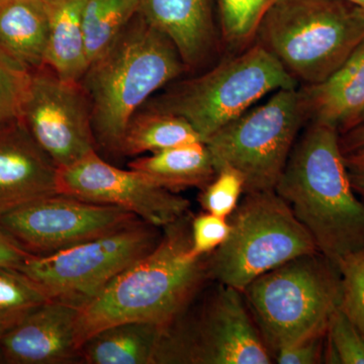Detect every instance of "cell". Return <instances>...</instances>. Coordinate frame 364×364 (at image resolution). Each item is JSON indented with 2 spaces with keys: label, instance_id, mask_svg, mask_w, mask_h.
<instances>
[{
  "label": "cell",
  "instance_id": "ffe728a7",
  "mask_svg": "<svg viewBox=\"0 0 364 364\" xmlns=\"http://www.w3.org/2000/svg\"><path fill=\"white\" fill-rule=\"evenodd\" d=\"M129 168L172 193L191 188L203 189L217 173L210 151L203 141L135 158L129 163Z\"/></svg>",
  "mask_w": 364,
  "mask_h": 364
},
{
  "label": "cell",
  "instance_id": "f546056e",
  "mask_svg": "<svg viewBox=\"0 0 364 364\" xmlns=\"http://www.w3.org/2000/svg\"><path fill=\"white\" fill-rule=\"evenodd\" d=\"M231 232L229 220L212 214L198 215L191 222L189 256L203 257L215 252L226 242Z\"/></svg>",
  "mask_w": 364,
  "mask_h": 364
},
{
  "label": "cell",
  "instance_id": "f1b7e54d",
  "mask_svg": "<svg viewBox=\"0 0 364 364\" xmlns=\"http://www.w3.org/2000/svg\"><path fill=\"white\" fill-rule=\"evenodd\" d=\"M30 75L0 56V124L20 119Z\"/></svg>",
  "mask_w": 364,
  "mask_h": 364
},
{
  "label": "cell",
  "instance_id": "83f0119b",
  "mask_svg": "<svg viewBox=\"0 0 364 364\" xmlns=\"http://www.w3.org/2000/svg\"><path fill=\"white\" fill-rule=\"evenodd\" d=\"M342 282V310L364 337V249L338 264Z\"/></svg>",
  "mask_w": 364,
  "mask_h": 364
},
{
  "label": "cell",
  "instance_id": "9a60e30c",
  "mask_svg": "<svg viewBox=\"0 0 364 364\" xmlns=\"http://www.w3.org/2000/svg\"><path fill=\"white\" fill-rule=\"evenodd\" d=\"M76 306L46 301L0 339L2 358L11 364H59L78 359Z\"/></svg>",
  "mask_w": 364,
  "mask_h": 364
},
{
  "label": "cell",
  "instance_id": "8fae6325",
  "mask_svg": "<svg viewBox=\"0 0 364 364\" xmlns=\"http://www.w3.org/2000/svg\"><path fill=\"white\" fill-rule=\"evenodd\" d=\"M20 119L59 168L97 151L85 88L48 66L31 71Z\"/></svg>",
  "mask_w": 364,
  "mask_h": 364
},
{
  "label": "cell",
  "instance_id": "4fadbf2b",
  "mask_svg": "<svg viewBox=\"0 0 364 364\" xmlns=\"http://www.w3.org/2000/svg\"><path fill=\"white\" fill-rule=\"evenodd\" d=\"M58 193L128 210L159 229L184 217L191 205L136 170L117 168L97 151L59 168Z\"/></svg>",
  "mask_w": 364,
  "mask_h": 364
},
{
  "label": "cell",
  "instance_id": "7402d4cb",
  "mask_svg": "<svg viewBox=\"0 0 364 364\" xmlns=\"http://www.w3.org/2000/svg\"><path fill=\"white\" fill-rule=\"evenodd\" d=\"M200 141L203 139L183 117L141 107L127 126L119 156L136 157Z\"/></svg>",
  "mask_w": 364,
  "mask_h": 364
},
{
  "label": "cell",
  "instance_id": "9c48e42d",
  "mask_svg": "<svg viewBox=\"0 0 364 364\" xmlns=\"http://www.w3.org/2000/svg\"><path fill=\"white\" fill-rule=\"evenodd\" d=\"M298 88L279 90L205 141L215 171L233 167L245 179V193L274 191L299 129L306 123Z\"/></svg>",
  "mask_w": 364,
  "mask_h": 364
},
{
  "label": "cell",
  "instance_id": "74e56055",
  "mask_svg": "<svg viewBox=\"0 0 364 364\" xmlns=\"http://www.w3.org/2000/svg\"><path fill=\"white\" fill-rule=\"evenodd\" d=\"M1 339V338H0ZM4 360V358H2V353H1V347H0V361Z\"/></svg>",
  "mask_w": 364,
  "mask_h": 364
},
{
  "label": "cell",
  "instance_id": "52a82bcc",
  "mask_svg": "<svg viewBox=\"0 0 364 364\" xmlns=\"http://www.w3.org/2000/svg\"><path fill=\"white\" fill-rule=\"evenodd\" d=\"M226 242L208 257V277L243 291L269 270L318 252L308 230L275 191L246 193L228 218Z\"/></svg>",
  "mask_w": 364,
  "mask_h": 364
},
{
  "label": "cell",
  "instance_id": "2e32d148",
  "mask_svg": "<svg viewBox=\"0 0 364 364\" xmlns=\"http://www.w3.org/2000/svg\"><path fill=\"white\" fill-rule=\"evenodd\" d=\"M139 14L164 33L186 68L202 66L217 45V0H139Z\"/></svg>",
  "mask_w": 364,
  "mask_h": 364
},
{
  "label": "cell",
  "instance_id": "d4e9b609",
  "mask_svg": "<svg viewBox=\"0 0 364 364\" xmlns=\"http://www.w3.org/2000/svg\"><path fill=\"white\" fill-rule=\"evenodd\" d=\"M48 301L42 287L25 272L0 267V338Z\"/></svg>",
  "mask_w": 364,
  "mask_h": 364
},
{
  "label": "cell",
  "instance_id": "30bf717a",
  "mask_svg": "<svg viewBox=\"0 0 364 364\" xmlns=\"http://www.w3.org/2000/svg\"><path fill=\"white\" fill-rule=\"evenodd\" d=\"M161 236L159 228L139 220L59 252L33 255L20 270L35 280L50 299L78 308L149 254Z\"/></svg>",
  "mask_w": 364,
  "mask_h": 364
},
{
  "label": "cell",
  "instance_id": "7c38bea8",
  "mask_svg": "<svg viewBox=\"0 0 364 364\" xmlns=\"http://www.w3.org/2000/svg\"><path fill=\"white\" fill-rule=\"evenodd\" d=\"M136 215L56 193L0 215V225L35 256H45L93 240L139 221Z\"/></svg>",
  "mask_w": 364,
  "mask_h": 364
},
{
  "label": "cell",
  "instance_id": "3957f363",
  "mask_svg": "<svg viewBox=\"0 0 364 364\" xmlns=\"http://www.w3.org/2000/svg\"><path fill=\"white\" fill-rule=\"evenodd\" d=\"M186 69L173 43L136 14L80 80L90 98L97 151L119 156L132 117Z\"/></svg>",
  "mask_w": 364,
  "mask_h": 364
},
{
  "label": "cell",
  "instance_id": "d590c367",
  "mask_svg": "<svg viewBox=\"0 0 364 364\" xmlns=\"http://www.w3.org/2000/svg\"><path fill=\"white\" fill-rule=\"evenodd\" d=\"M346 1L351 2V4H355L358 7H360L364 11V0H346Z\"/></svg>",
  "mask_w": 364,
  "mask_h": 364
},
{
  "label": "cell",
  "instance_id": "7a4b0ae2",
  "mask_svg": "<svg viewBox=\"0 0 364 364\" xmlns=\"http://www.w3.org/2000/svg\"><path fill=\"white\" fill-rule=\"evenodd\" d=\"M339 139L333 127L310 123L274 189L337 267L364 249V203L352 188Z\"/></svg>",
  "mask_w": 364,
  "mask_h": 364
},
{
  "label": "cell",
  "instance_id": "8d00e7d4",
  "mask_svg": "<svg viewBox=\"0 0 364 364\" xmlns=\"http://www.w3.org/2000/svg\"><path fill=\"white\" fill-rule=\"evenodd\" d=\"M363 123H364V112H363V116H361V117H360V119H359L358 124H363Z\"/></svg>",
  "mask_w": 364,
  "mask_h": 364
},
{
  "label": "cell",
  "instance_id": "484cf974",
  "mask_svg": "<svg viewBox=\"0 0 364 364\" xmlns=\"http://www.w3.org/2000/svg\"><path fill=\"white\" fill-rule=\"evenodd\" d=\"M324 363L364 364V337L341 306L328 324Z\"/></svg>",
  "mask_w": 364,
  "mask_h": 364
},
{
  "label": "cell",
  "instance_id": "277c9868",
  "mask_svg": "<svg viewBox=\"0 0 364 364\" xmlns=\"http://www.w3.org/2000/svg\"><path fill=\"white\" fill-rule=\"evenodd\" d=\"M256 39L296 82L317 85L364 42V11L346 0H279Z\"/></svg>",
  "mask_w": 364,
  "mask_h": 364
},
{
  "label": "cell",
  "instance_id": "d6a6232c",
  "mask_svg": "<svg viewBox=\"0 0 364 364\" xmlns=\"http://www.w3.org/2000/svg\"><path fill=\"white\" fill-rule=\"evenodd\" d=\"M343 155L350 154L354 151L364 147V123L345 132L339 139Z\"/></svg>",
  "mask_w": 364,
  "mask_h": 364
},
{
  "label": "cell",
  "instance_id": "44dd1931",
  "mask_svg": "<svg viewBox=\"0 0 364 364\" xmlns=\"http://www.w3.org/2000/svg\"><path fill=\"white\" fill-rule=\"evenodd\" d=\"M162 329L145 322L111 326L81 345L78 360L86 364H154Z\"/></svg>",
  "mask_w": 364,
  "mask_h": 364
},
{
  "label": "cell",
  "instance_id": "603a6c76",
  "mask_svg": "<svg viewBox=\"0 0 364 364\" xmlns=\"http://www.w3.org/2000/svg\"><path fill=\"white\" fill-rule=\"evenodd\" d=\"M139 14V0H86L82 25L88 62L100 56Z\"/></svg>",
  "mask_w": 364,
  "mask_h": 364
},
{
  "label": "cell",
  "instance_id": "f35d334b",
  "mask_svg": "<svg viewBox=\"0 0 364 364\" xmlns=\"http://www.w3.org/2000/svg\"><path fill=\"white\" fill-rule=\"evenodd\" d=\"M44 1L48 2V1H49V0H44Z\"/></svg>",
  "mask_w": 364,
  "mask_h": 364
},
{
  "label": "cell",
  "instance_id": "cb8c5ba5",
  "mask_svg": "<svg viewBox=\"0 0 364 364\" xmlns=\"http://www.w3.org/2000/svg\"><path fill=\"white\" fill-rule=\"evenodd\" d=\"M279 0H217V16L223 42L240 53L257 37L263 18Z\"/></svg>",
  "mask_w": 364,
  "mask_h": 364
},
{
  "label": "cell",
  "instance_id": "e575fe53",
  "mask_svg": "<svg viewBox=\"0 0 364 364\" xmlns=\"http://www.w3.org/2000/svg\"><path fill=\"white\" fill-rule=\"evenodd\" d=\"M344 157L348 158V159L364 160V147L354 151V152L350 153V154L344 155Z\"/></svg>",
  "mask_w": 364,
  "mask_h": 364
},
{
  "label": "cell",
  "instance_id": "d6986e66",
  "mask_svg": "<svg viewBox=\"0 0 364 364\" xmlns=\"http://www.w3.org/2000/svg\"><path fill=\"white\" fill-rule=\"evenodd\" d=\"M86 0H49V35L45 65L60 78L80 82L90 65L82 14Z\"/></svg>",
  "mask_w": 364,
  "mask_h": 364
},
{
  "label": "cell",
  "instance_id": "4dcf8cb0",
  "mask_svg": "<svg viewBox=\"0 0 364 364\" xmlns=\"http://www.w3.org/2000/svg\"><path fill=\"white\" fill-rule=\"evenodd\" d=\"M326 334L309 337L275 351L279 364H316L324 363Z\"/></svg>",
  "mask_w": 364,
  "mask_h": 364
},
{
  "label": "cell",
  "instance_id": "ac0fdd59",
  "mask_svg": "<svg viewBox=\"0 0 364 364\" xmlns=\"http://www.w3.org/2000/svg\"><path fill=\"white\" fill-rule=\"evenodd\" d=\"M49 11L44 0H0V56L28 72L45 66Z\"/></svg>",
  "mask_w": 364,
  "mask_h": 364
},
{
  "label": "cell",
  "instance_id": "ba28073f",
  "mask_svg": "<svg viewBox=\"0 0 364 364\" xmlns=\"http://www.w3.org/2000/svg\"><path fill=\"white\" fill-rule=\"evenodd\" d=\"M249 312L242 291L218 284L163 328L154 364L272 363Z\"/></svg>",
  "mask_w": 364,
  "mask_h": 364
},
{
  "label": "cell",
  "instance_id": "5b68a950",
  "mask_svg": "<svg viewBox=\"0 0 364 364\" xmlns=\"http://www.w3.org/2000/svg\"><path fill=\"white\" fill-rule=\"evenodd\" d=\"M242 293L261 337L275 352L327 333L341 305V274L323 254H309L260 275Z\"/></svg>",
  "mask_w": 364,
  "mask_h": 364
},
{
  "label": "cell",
  "instance_id": "8992f818",
  "mask_svg": "<svg viewBox=\"0 0 364 364\" xmlns=\"http://www.w3.org/2000/svg\"><path fill=\"white\" fill-rule=\"evenodd\" d=\"M298 82L259 43L196 77L167 85L143 107L183 117L203 142L268 93Z\"/></svg>",
  "mask_w": 364,
  "mask_h": 364
},
{
  "label": "cell",
  "instance_id": "e0dca14e",
  "mask_svg": "<svg viewBox=\"0 0 364 364\" xmlns=\"http://www.w3.org/2000/svg\"><path fill=\"white\" fill-rule=\"evenodd\" d=\"M306 121L339 133L358 126L364 112V42L329 77L299 90Z\"/></svg>",
  "mask_w": 364,
  "mask_h": 364
},
{
  "label": "cell",
  "instance_id": "1f68e13d",
  "mask_svg": "<svg viewBox=\"0 0 364 364\" xmlns=\"http://www.w3.org/2000/svg\"><path fill=\"white\" fill-rule=\"evenodd\" d=\"M32 256L0 225V267L21 269Z\"/></svg>",
  "mask_w": 364,
  "mask_h": 364
},
{
  "label": "cell",
  "instance_id": "5bb4252c",
  "mask_svg": "<svg viewBox=\"0 0 364 364\" xmlns=\"http://www.w3.org/2000/svg\"><path fill=\"white\" fill-rule=\"evenodd\" d=\"M58 174L21 119L0 124V215L59 193Z\"/></svg>",
  "mask_w": 364,
  "mask_h": 364
},
{
  "label": "cell",
  "instance_id": "4316f807",
  "mask_svg": "<svg viewBox=\"0 0 364 364\" xmlns=\"http://www.w3.org/2000/svg\"><path fill=\"white\" fill-rule=\"evenodd\" d=\"M243 193V176L233 167L223 166L217 169L214 179L203 188L200 202L208 214L228 219L238 207Z\"/></svg>",
  "mask_w": 364,
  "mask_h": 364
},
{
  "label": "cell",
  "instance_id": "6da1fadb",
  "mask_svg": "<svg viewBox=\"0 0 364 364\" xmlns=\"http://www.w3.org/2000/svg\"><path fill=\"white\" fill-rule=\"evenodd\" d=\"M156 247L78 306V350L95 333L127 322L165 328L191 304L208 279V256H189L191 222L181 218L163 228Z\"/></svg>",
  "mask_w": 364,
  "mask_h": 364
},
{
  "label": "cell",
  "instance_id": "836d02e7",
  "mask_svg": "<svg viewBox=\"0 0 364 364\" xmlns=\"http://www.w3.org/2000/svg\"><path fill=\"white\" fill-rule=\"evenodd\" d=\"M345 163L348 170L352 188L356 193L364 196V160L345 158Z\"/></svg>",
  "mask_w": 364,
  "mask_h": 364
}]
</instances>
